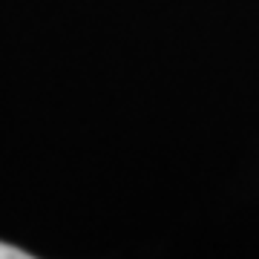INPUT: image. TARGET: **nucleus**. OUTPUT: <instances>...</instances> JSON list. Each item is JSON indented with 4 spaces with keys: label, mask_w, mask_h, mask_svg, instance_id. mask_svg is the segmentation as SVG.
Wrapping results in <instances>:
<instances>
[{
    "label": "nucleus",
    "mask_w": 259,
    "mask_h": 259,
    "mask_svg": "<svg viewBox=\"0 0 259 259\" xmlns=\"http://www.w3.org/2000/svg\"><path fill=\"white\" fill-rule=\"evenodd\" d=\"M6 256H26V253H20V250H15L12 245H3V242H0V259H6Z\"/></svg>",
    "instance_id": "obj_1"
}]
</instances>
